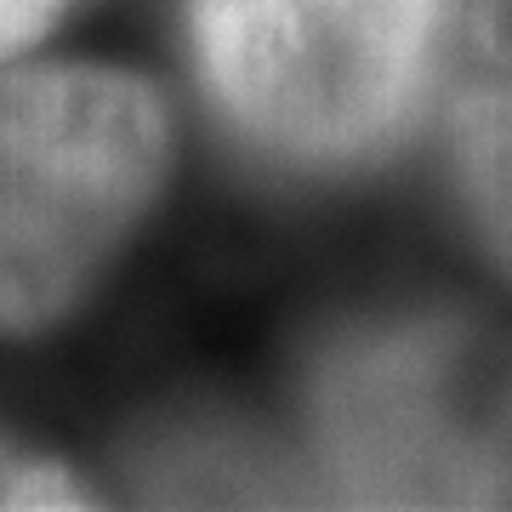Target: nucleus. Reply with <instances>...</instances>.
<instances>
[{
	"label": "nucleus",
	"instance_id": "obj_5",
	"mask_svg": "<svg viewBox=\"0 0 512 512\" xmlns=\"http://www.w3.org/2000/svg\"><path fill=\"white\" fill-rule=\"evenodd\" d=\"M86 490L46 461H18L0 450V507H80Z\"/></svg>",
	"mask_w": 512,
	"mask_h": 512
},
{
	"label": "nucleus",
	"instance_id": "obj_4",
	"mask_svg": "<svg viewBox=\"0 0 512 512\" xmlns=\"http://www.w3.org/2000/svg\"><path fill=\"white\" fill-rule=\"evenodd\" d=\"M456 183L495 262L512 268V0H478L450 103Z\"/></svg>",
	"mask_w": 512,
	"mask_h": 512
},
{
	"label": "nucleus",
	"instance_id": "obj_6",
	"mask_svg": "<svg viewBox=\"0 0 512 512\" xmlns=\"http://www.w3.org/2000/svg\"><path fill=\"white\" fill-rule=\"evenodd\" d=\"M69 0H0V57L23 52Z\"/></svg>",
	"mask_w": 512,
	"mask_h": 512
},
{
	"label": "nucleus",
	"instance_id": "obj_3",
	"mask_svg": "<svg viewBox=\"0 0 512 512\" xmlns=\"http://www.w3.org/2000/svg\"><path fill=\"white\" fill-rule=\"evenodd\" d=\"M313 439L342 501L507 507L512 370L484 376L473 336L444 319L353 330L319 359Z\"/></svg>",
	"mask_w": 512,
	"mask_h": 512
},
{
	"label": "nucleus",
	"instance_id": "obj_1",
	"mask_svg": "<svg viewBox=\"0 0 512 512\" xmlns=\"http://www.w3.org/2000/svg\"><path fill=\"white\" fill-rule=\"evenodd\" d=\"M456 0H194L222 120L268 160L353 171L416 120Z\"/></svg>",
	"mask_w": 512,
	"mask_h": 512
},
{
	"label": "nucleus",
	"instance_id": "obj_2",
	"mask_svg": "<svg viewBox=\"0 0 512 512\" xmlns=\"http://www.w3.org/2000/svg\"><path fill=\"white\" fill-rule=\"evenodd\" d=\"M165 160V103L137 74L35 69L0 86V330H40L80 302Z\"/></svg>",
	"mask_w": 512,
	"mask_h": 512
}]
</instances>
